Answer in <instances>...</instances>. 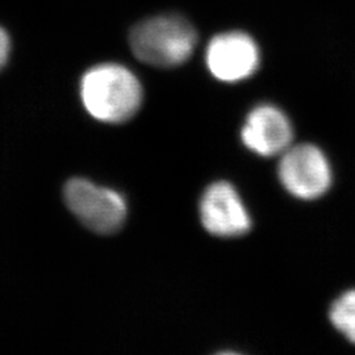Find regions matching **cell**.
<instances>
[{"mask_svg":"<svg viewBox=\"0 0 355 355\" xmlns=\"http://www.w3.org/2000/svg\"><path fill=\"white\" fill-rule=\"evenodd\" d=\"M331 325L355 345V290L345 292L330 306Z\"/></svg>","mask_w":355,"mask_h":355,"instance_id":"cell-8","label":"cell"},{"mask_svg":"<svg viewBox=\"0 0 355 355\" xmlns=\"http://www.w3.org/2000/svg\"><path fill=\"white\" fill-rule=\"evenodd\" d=\"M200 220L204 228L217 237H239L246 234L250 216L232 184L217 182L204 192L200 202Z\"/></svg>","mask_w":355,"mask_h":355,"instance_id":"cell-6","label":"cell"},{"mask_svg":"<svg viewBox=\"0 0 355 355\" xmlns=\"http://www.w3.org/2000/svg\"><path fill=\"white\" fill-rule=\"evenodd\" d=\"M284 189L303 200H315L329 191L333 173L327 155L318 146L303 144L288 148L279 164Z\"/></svg>","mask_w":355,"mask_h":355,"instance_id":"cell-4","label":"cell"},{"mask_svg":"<svg viewBox=\"0 0 355 355\" xmlns=\"http://www.w3.org/2000/svg\"><path fill=\"white\" fill-rule=\"evenodd\" d=\"M211 74L218 80L234 83L253 76L259 67V48L242 32H227L211 40L205 54Z\"/></svg>","mask_w":355,"mask_h":355,"instance_id":"cell-5","label":"cell"},{"mask_svg":"<svg viewBox=\"0 0 355 355\" xmlns=\"http://www.w3.org/2000/svg\"><path fill=\"white\" fill-rule=\"evenodd\" d=\"M80 96L92 117L103 123L120 124L137 114L144 92L139 78L125 66L103 64L83 76Z\"/></svg>","mask_w":355,"mask_h":355,"instance_id":"cell-1","label":"cell"},{"mask_svg":"<svg viewBox=\"0 0 355 355\" xmlns=\"http://www.w3.org/2000/svg\"><path fill=\"white\" fill-rule=\"evenodd\" d=\"M64 202L73 215L89 230L111 234L123 227L127 204L116 191L99 187L86 179H71L64 190Z\"/></svg>","mask_w":355,"mask_h":355,"instance_id":"cell-3","label":"cell"},{"mask_svg":"<svg viewBox=\"0 0 355 355\" xmlns=\"http://www.w3.org/2000/svg\"><path fill=\"white\" fill-rule=\"evenodd\" d=\"M129 44L141 62L155 67H175L192 55L198 33L187 19L168 13L149 17L133 26Z\"/></svg>","mask_w":355,"mask_h":355,"instance_id":"cell-2","label":"cell"},{"mask_svg":"<svg viewBox=\"0 0 355 355\" xmlns=\"http://www.w3.org/2000/svg\"><path fill=\"white\" fill-rule=\"evenodd\" d=\"M292 137L290 120L277 107L270 104L254 108L241 130L245 146L262 157L283 154L291 148Z\"/></svg>","mask_w":355,"mask_h":355,"instance_id":"cell-7","label":"cell"},{"mask_svg":"<svg viewBox=\"0 0 355 355\" xmlns=\"http://www.w3.org/2000/svg\"><path fill=\"white\" fill-rule=\"evenodd\" d=\"M10 54V38L4 29L0 28V70L8 60Z\"/></svg>","mask_w":355,"mask_h":355,"instance_id":"cell-9","label":"cell"}]
</instances>
